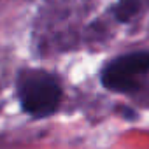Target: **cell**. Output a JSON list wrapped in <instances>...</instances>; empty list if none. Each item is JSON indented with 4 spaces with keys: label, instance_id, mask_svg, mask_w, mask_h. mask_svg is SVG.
<instances>
[{
    "label": "cell",
    "instance_id": "6da1fadb",
    "mask_svg": "<svg viewBox=\"0 0 149 149\" xmlns=\"http://www.w3.org/2000/svg\"><path fill=\"white\" fill-rule=\"evenodd\" d=\"M18 95L26 114L33 118H47L56 112L61 102V86L49 72L23 70L18 79Z\"/></svg>",
    "mask_w": 149,
    "mask_h": 149
},
{
    "label": "cell",
    "instance_id": "7a4b0ae2",
    "mask_svg": "<svg viewBox=\"0 0 149 149\" xmlns=\"http://www.w3.org/2000/svg\"><path fill=\"white\" fill-rule=\"evenodd\" d=\"M102 84L111 91L130 95L149 90V51L130 53L112 60L102 72Z\"/></svg>",
    "mask_w": 149,
    "mask_h": 149
},
{
    "label": "cell",
    "instance_id": "3957f363",
    "mask_svg": "<svg viewBox=\"0 0 149 149\" xmlns=\"http://www.w3.org/2000/svg\"><path fill=\"white\" fill-rule=\"evenodd\" d=\"M146 0H119V2L114 6V14L118 18V21H130L133 19L144 7Z\"/></svg>",
    "mask_w": 149,
    "mask_h": 149
}]
</instances>
